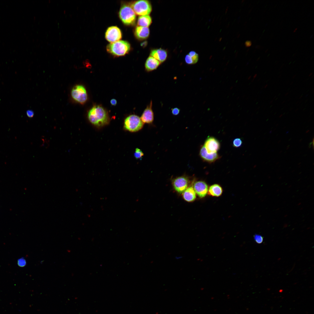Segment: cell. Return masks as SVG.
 Returning a JSON list of instances; mask_svg holds the SVG:
<instances>
[{"label": "cell", "instance_id": "cell-17", "mask_svg": "<svg viewBox=\"0 0 314 314\" xmlns=\"http://www.w3.org/2000/svg\"><path fill=\"white\" fill-rule=\"evenodd\" d=\"M151 22V17L149 15H145L140 16L138 17L137 24L138 26L148 27Z\"/></svg>", "mask_w": 314, "mask_h": 314}, {"label": "cell", "instance_id": "cell-8", "mask_svg": "<svg viewBox=\"0 0 314 314\" xmlns=\"http://www.w3.org/2000/svg\"><path fill=\"white\" fill-rule=\"evenodd\" d=\"M204 146L208 153L213 154L217 153L220 148V144L215 138L209 137L205 140Z\"/></svg>", "mask_w": 314, "mask_h": 314}, {"label": "cell", "instance_id": "cell-1", "mask_svg": "<svg viewBox=\"0 0 314 314\" xmlns=\"http://www.w3.org/2000/svg\"><path fill=\"white\" fill-rule=\"evenodd\" d=\"M88 117L89 121L97 127H101L108 124L109 118L106 110L99 105L94 106L89 111Z\"/></svg>", "mask_w": 314, "mask_h": 314}, {"label": "cell", "instance_id": "cell-24", "mask_svg": "<svg viewBox=\"0 0 314 314\" xmlns=\"http://www.w3.org/2000/svg\"><path fill=\"white\" fill-rule=\"evenodd\" d=\"M180 110L178 108H174L172 109V113L174 115H178L180 112Z\"/></svg>", "mask_w": 314, "mask_h": 314}, {"label": "cell", "instance_id": "cell-3", "mask_svg": "<svg viewBox=\"0 0 314 314\" xmlns=\"http://www.w3.org/2000/svg\"><path fill=\"white\" fill-rule=\"evenodd\" d=\"M119 16L122 22L126 25H132L135 23V14L131 7L128 5L124 4L121 6Z\"/></svg>", "mask_w": 314, "mask_h": 314}, {"label": "cell", "instance_id": "cell-6", "mask_svg": "<svg viewBox=\"0 0 314 314\" xmlns=\"http://www.w3.org/2000/svg\"><path fill=\"white\" fill-rule=\"evenodd\" d=\"M71 96L76 101L81 104H83L87 101L88 96L85 88L82 85H76L72 88Z\"/></svg>", "mask_w": 314, "mask_h": 314}, {"label": "cell", "instance_id": "cell-27", "mask_svg": "<svg viewBox=\"0 0 314 314\" xmlns=\"http://www.w3.org/2000/svg\"><path fill=\"white\" fill-rule=\"evenodd\" d=\"M245 45L246 47H250L251 45V42L250 41H247L245 42Z\"/></svg>", "mask_w": 314, "mask_h": 314}, {"label": "cell", "instance_id": "cell-5", "mask_svg": "<svg viewBox=\"0 0 314 314\" xmlns=\"http://www.w3.org/2000/svg\"><path fill=\"white\" fill-rule=\"evenodd\" d=\"M131 7L135 14L141 16L148 15L152 10L151 4L147 0L135 1L131 4Z\"/></svg>", "mask_w": 314, "mask_h": 314}, {"label": "cell", "instance_id": "cell-20", "mask_svg": "<svg viewBox=\"0 0 314 314\" xmlns=\"http://www.w3.org/2000/svg\"><path fill=\"white\" fill-rule=\"evenodd\" d=\"M242 144V140L239 138H235L233 141V146L236 148H238L241 146Z\"/></svg>", "mask_w": 314, "mask_h": 314}, {"label": "cell", "instance_id": "cell-29", "mask_svg": "<svg viewBox=\"0 0 314 314\" xmlns=\"http://www.w3.org/2000/svg\"><path fill=\"white\" fill-rule=\"evenodd\" d=\"M267 85H265V86L264 87V88H266V87H267Z\"/></svg>", "mask_w": 314, "mask_h": 314}, {"label": "cell", "instance_id": "cell-15", "mask_svg": "<svg viewBox=\"0 0 314 314\" xmlns=\"http://www.w3.org/2000/svg\"><path fill=\"white\" fill-rule=\"evenodd\" d=\"M134 33L137 39L140 40H144L149 36V30L148 27L138 26L136 27Z\"/></svg>", "mask_w": 314, "mask_h": 314}, {"label": "cell", "instance_id": "cell-7", "mask_svg": "<svg viewBox=\"0 0 314 314\" xmlns=\"http://www.w3.org/2000/svg\"><path fill=\"white\" fill-rule=\"evenodd\" d=\"M120 30L116 26H111L107 29L105 33V38L111 43L119 41L122 38Z\"/></svg>", "mask_w": 314, "mask_h": 314}, {"label": "cell", "instance_id": "cell-2", "mask_svg": "<svg viewBox=\"0 0 314 314\" xmlns=\"http://www.w3.org/2000/svg\"><path fill=\"white\" fill-rule=\"evenodd\" d=\"M130 45L127 42L119 40L108 44L107 46V51L116 56H121L128 53L130 49Z\"/></svg>", "mask_w": 314, "mask_h": 314}, {"label": "cell", "instance_id": "cell-22", "mask_svg": "<svg viewBox=\"0 0 314 314\" xmlns=\"http://www.w3.org/2000/svg\"><path fill=\"white\" fill-rule=\"evenodd\" d=\"M254 238L255 241L258 244H260L263 241V237L260 235L255 234L254 236Z\"/></svg>", "mask_w": 314, "mask_h": 314}, {"label": "cell", "instance_id": "cell-25", "mask_svg": "<svg viewBox=\"0 0 314 314\" xmlns=\"http://www.w3.org/2000/svg\"><path fill=\"white\" fill-rule=\"evenodd\" d=\"M26 114L27 116L29 118L32 117L34 115L33 111L31 110H28L26 112Z\"/></svg>", "mask_w": 314, "mask_h": 314}, {"label": "cell", "instance_id": "cell-18", "mask_svg": "<svg viewBox=\"0 0 314 314\" xmlns=\"http://www.w3.org/2000/svg\"><path fill=\"white\" fill-rule=\"evenodd\" d=\"M208 192L209 195L213 196L219 197L222 194V189L219 185L214 184L210 187Z\"/></svg>", "mask_w": 314, "mask_h": 314}, {"label": "cell", "instance_id": "cell-26", "mask_svg": "<svg viewBox=\"0 0 314 314\" xmlns=\"http://www.w3.org/2000/svg\"><path fill=\"white\" fill-rule=\"evenodd\" d=\"M110 103L112 105L115 106L117 103V100L115 99H112L110 100Z\"/></svg>", "mask_w": 314, "mask_h": 314}, {"label": "cell", "instance_id": "cell-16", "mask_svg": "<svg viewBox=\"0 0 314 314\" xmlns=\"http://www.w3.org/2000/svg\"><path fill=\"white\" fill-rule=\"evenodd\" d=\"M183 193V198L187 201H192L196 198V193L192 187L187 188Z\"/></svg>", "mask_w": 314, "mask_h": 314}, {"label": "cell", "instance_id": "cell-11", "mask_svg": "<svg viewBox=\"0 0 314 314\" xmlns=\"http://www.w3.org/2000/svg\"><path fill=\"white\" fill-rule=\"evenodd\" d=\"M193 188L195 193L200 198L205 197L208 190L207 185L205 182L202 181L195 182Z\"/></svg>", "mask_w": 314, "mask_h": 314}, {"label": "cell", "instance_id": "cell-19", "mask_svg": "<svg viewBox=\"0 0 314 314\" xmlns=\"http://www.w3.org/2000/svg\"><path fill=\"white\" fill-rule=\"evenodd\" d=\"M188 54L190 56L193 64L196 63L198 62L199 59V56L198 54L196 53V52L194 51H191Z\"/></svg>", "mask_w": 314, "mask_h": 314}, {"label": "cell", "instance_id": "cell-9", "mask_svg": "<svg viewBox=\"0 0 314 314\" xmlns=\"http://www.w3.org/2000/svg\"><path fill=\"white\" fill-rule=\"evenodd\" d=\"M189 182L187 177L182 176L174 179L173 180L172 184L175 190L178 192L181 193L188 188Z\"/></svg>", "mask_w": 314, "mask_h": 314}, {"label": "cell", "instance_id": "cell-12", "mask_svg": "<svg viewBox=\"0 0 314 314\" xmlns=\"http://www.w3.org/2000/svg\"><path fill=\"white\" fill-rule=\"evenodd\" d=\"M199 155L203 160L210 163L215 162L220 158L217 153L213 154L208 153L204 146L200 148Z\"/></svg>", "mask_w": 314, "mask_h": 314}, {"label": "cell", "instance_id": "cell-21", "mask_svg": "<svg viewBox=\"0 0 314 314\" xmlns=\"http://www.w3.org/2000/svg\"><path fill=\"white\" fill-rule=\"evenodd\" d=\"M134 156L137 159L142 158L144 155V153L139 149L136 148L134 154Z\"/></svg>", "mask_w": 314, "mask_h": 314}, {"label": "cell", "instance_id": "cell-13", "mask_svg": "<svg viewBox=\"0 0 314 314\" xmlns=\"http://www.w3.org/2000/svg\"><path fill=\"white\" fill-rule=\"evenodd\" d=\"M150 55L158 60L160 63L165 61L167 56V51L161 48L152 50Z\"/></svg>", "mask_w": 314, "mask_h": 314}, {"label": "cell", "instance_id": "cell-4", "mask_svg": "<svg viewBox=\"0 0 314 314\" xmlns=\"http://www.w3.org/2000/svg\"><path fill=\"white\" fill-rule=\"evenodd\" d=\"M143 125L144 123L140 117L136 115H131L125 119L124 128L130 132H136L141 130Z\"/></svg>", "mask_w": 314, "mask_h": 314}, {"label": "cell", "instance_id": "cell-30", "mask_svg": "<svg viewBox=\"0 0 314 314\" xmlns=\"http://www.w3.org/2000/svg\"><path fill=\"white\" fill-rule=\"evenodd\" d=\"M312 74V73H311V74H310V75H309V76H311V75Z\"/></svg>", "mask_w": 314, "mask_h": 314}, {"label": "cell", "instance_id": "cell-23", "mask_svg": "<svg viewBox=\"0 0 314 314\" xmlns=\"http://www.w3.org/2000/svg\"><path fill=\"white\" fill-rule=\"evenodd\" d=\"M17 264L20 267H23L25 266L26 265V260L23 258L19 259L17 261Z\"/></svg>", "mask_w": 314, "mask_h": 314}, {"label": "cell", "instance_id": "cell-10", "mask_svg": "<svg viewBox=\"0 0 314 314\" xmlns=\"http://www.w3.org/2000/svg\"><path fill=\"white\" fill-rule=\"evenodd\" d=\"M152 102L151 101L144 110L140 119L144 123L150 124L152 123L154 120V113L152 109Z\"/></svg>", "mask_w": 314, "mask_h": 314}, {"label": "cell", "instance_id": "cell-28", "mask_svg": "<svg viewBox=\"0 0 314 314\" xmlns=\"http://www.w3.org/2000/svg\"><path fill=\"white\" fill-rule=\"evenodd\" d=\"M182 257L180 256H179V257L177 256L175 258L177 259H179L180 258H182Z\"/></svg>", "mask_w": 314, "mask_h": 314}, {"label": "cell", "instance_id": "cell-14", "mask_svg": "<svg viewBox=\"0 0 314 314\" xmlns=\"http://www.w3.org/2000/svg\"><path fill=\"white\" fill-rule=\"evenodd\" d=\"M160 63L154 58L149 56L147 59L145 64V70L147 72L152 71L157 69Z\"/></svg>", "mask_w": 314, "mask_h": 314}]
</instances>
